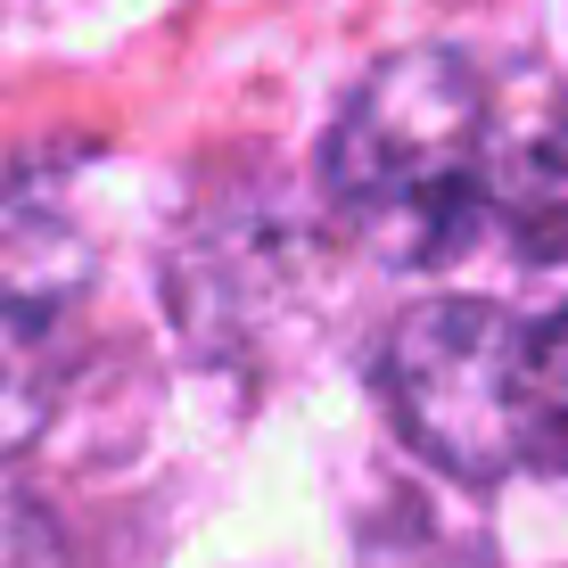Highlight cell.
I'll return each mask as SVG.
<instances>
[{"mask_svg":"<svg viewBox=\"0 0 568 568\" xmlns=\"http://www.w3.org/2000/svg\"><path fill=\"white\" fill-rule=\"evenodd\" d=\"M519 74L469 50H404L363 74L322 141L338 223L396 272H454L495 247Z\"/></svg>","mask_w":568,"mask_h":568,"instance_id":"obj_1","label":"cell"},{"mask_svg":"<svg viewBox=\"0 0 568 568\" xmlns=\"http://www.w3.org/2000/svg\"><path fill=\"white\" fill-rule=\"evenodd\" d=\"M379 387L396 428L454 478H568V305H413L379 355Z\"/></svg>","mask_w":568,"mask_h":568,"instance_id":"obj_2","label":"cell"},{"mask_svg":"<svg viewBox=\"0 0 568 568\" xmlns=\"http://www.w3.org/2000/svg\"><path fill=\"white\" fill-rule=\"evenodd\" d=\"M91 297V240L58 182L0 173V445L42 437Z\"/></svg>","mask_w":568,"mask_h":568,"instance_id":"obj_3","label":"cell"},{"mask_svg":"<svg viewBox=\"0 0 568 568\" xmlns=\"http://www.w3.org/2000/svg\"><path fill=\"white\" fill-rule=\"evenodd\" d=\"M495 256H511L519 272H560L568 281V100L552 83H536V74H519Z\"/></svg>","mask_w":568,"mask_h":568,"instance_id":"obj_4","label":"cell"}]
</instances>
